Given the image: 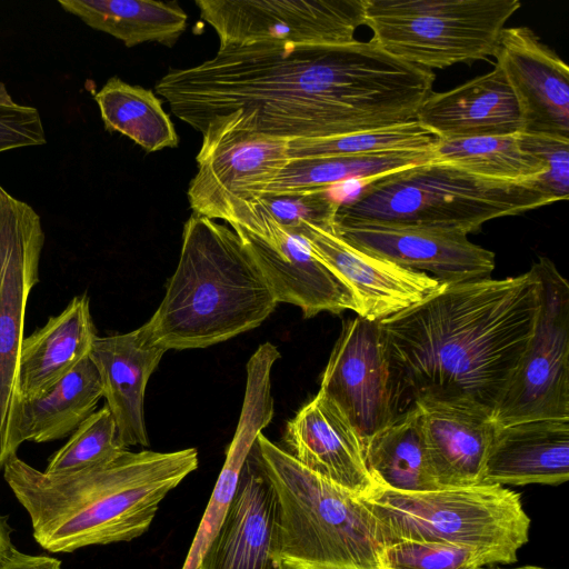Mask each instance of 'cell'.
<instances>
[{"label": "cell", "instance_id": "obj_35", "mask_svg": "<svg viewBox=\"0 0 569 569\" xmlns=\"http://www.w3.org/2000/svg\"><path fill=\"white\" fill-rule=\"evenodd\" d=\"M521 146L543 164L535 182L556 202L569 196V139L546 134L520 133Z\"/></svg>", "mask_w": 569, "mask_h": 569}, {"label": "cell", "instance_id": "obj_2", "mask_svg": "<svg viewBox=\"0 0 569 569\" xmlns=\"http://www.w3.org/2000/svg\"><path fill=\"white\" fill-rule=\"evenodd\" d=\"M541 282L517 277L447 284L381 321L401 408L419 399L468 402L493 415L535 333Z\"/></svg>", "mask_w": 569, "mask_h": 569}, {"label": "cell", "instance_id": "obj_31", "mask_svg": "<svg viewBox=\"0 0 569 569\" xmlns=\"http://www.w3.org/2000/svg\"><path fill=\"white\" fill-rule=\"evenodd\" d=\"M437 141V137L413 120L340 136L288 140V157L315 159L398 151H432Z\"/></svg>", "mask_w": 569, "mask_h": 569}, {"label": "cell", "instance_id": "obj_38", "mask_svg": "<svg viewBox=\"0 0 569 569\" xmlns=\"http://www.w3.org/2000/svg\"><path fill=\"white\" fill-rule=\"evenodd\" d=\"M11 531L7 518L0 515V566L14 549L11 540Z\"/></svg>", "mask_w": 569, "mask_h": 569}, {"label": "cell", "instance_id": "obj_29", "mask_svg": "<svg viewBox=\"0 0 569 569\" xmlns=\"http://www.w3.org/2000/svg\"><path fill=\"white\" fill-rule=\"evenodd\" d=\"M94 100L107 131L130 138L147 152L178 146L174 126L153 91L112 77Z\"/></svg>", "mask_w": 569, "mask_h": 569}, {"label": "cell", "instance_id": "obj_4", "mask_svg": "<svg viewBox=\"0 0 569 569\" xmlns=\"http://www.w3.org/2000/svg\"><path fill=\"white\" fill-rule=\"evenodd\" d=\"M277 303L236 231L192 213L164 297L143 326L166 351L206 348L260 326Z\"/></svg>", "mask_w": 569, "mask_h": 569}, {"label": "cell", "instance_id": "obj_32", "mask_svg": "<svg viewBox=\"0 0 569 569\" xmlns=\"http://www.w3.org/2000/svg\"><path fill=\"white\" fill-rule=\"evenodd\" d=\"M116 421L104 405L88 417L49 459L46 473L64 475L102 463L126 450Z\"/></svg>", "mask_w": 569, "mask_h": 569}, {"label": "cell", "instance_id": "obj_13", "mask_svg": "<svg viewBox=\"0 0 569 569\" xmlns=\"http://www.w3.org/2000/svg\"><path fill=\"white\" fill-rule=\"evenodd\" d=\"M264 277L277 302L299 307L306 318L322 311L358 313L349 288L311 250L299 234L271 218L252 212L232 227Z\"/></svg>", "mask_w": 569, "mask_h": 569}, {"label": "cell", "instance_id": "obj_34", "mask_svg": "<svg viewBox=\"0 0 569 569\" xmlns=\"http://www.w3.org/2000/svg\"><path fill=\"white\" fill-rule=\"evenodd\" d=\"M379 566L380 569H482L490 563L475 548L405 540L383 546Z\"/></svg>", "mask_w": 569, "mask_h": 569}, {"label": "cell", "instance_id": "obj_7", "mask_svg": "<svg viewBox=\"0 0 569 569\" xmlns=\"http://www.w3.org/2000/svg\"><path fill=\"white\" fill-rule=\"evenodd\" d=\"M377 520L383 546L432 541L481 552L490 566L509 565L529 540L530 519L520 493L500 485L406 492L378 487L361 498Z\"/></svg>", "mask_w": 569, "mask_h": 569}, {"label": "cell", "instance_id": "obj_21", "mask_svg": "<svg viewBox=\"0 0 569 569\" xmlns=\"http://www.w3.org/2000/svg\"><path fill=\"white\" fill-rule=\"evenodd\" d=\"M164 353L143 325L127 333L97 337L93 342L89 357L98 369L106 406L126 448L150 445L144 421V392Z\"/></svg>", "mask_w": 569, "mask_h": 569}, {"label": "cell", "instance_id": "obj_25", "mask_svg": "<svg viewBox=\"0 0 569 569\" xmlns=\"http://www.w3.org/2000/svg\"><path fill=\"white\" fill-rule=\"evenodd\" d=\"M102 397L100 375L90 357L41 396L19 397L9 430L12 456L26 441L41 443L71 436Z\"/></svg>", "mask_w": 569, "mask_h": 569}, {"label": "cell", "instance_id": "obj_1", "mask_svg": "<svg viewBox=\"0 0 569 569\" xmlns=\"http://www.w3.org/2000/svg\"><path fill=\"white\" fill-rule=\"evenodd\" d=\"M435 74L371 39L336 44L257 42L219 48L156 86L201 134L229 127L269 137L325 138L416 120Z\"/></svg>", "mask_w": 569, "mask_h": 569}, {"label": "cell", "instance_id": "obj_9", "mask_svg": "<svg viewBox=\"0 0 569 569\" xmlns=\"http://www.w3.org/2000/svg\"><path fill=\"white\" fill-rule=\"evenodd\" d=\"M541 282L535 333L498 403L499 427L569 419V284L548 258L532 264Z\"/></svg>", "mask_w": 569, "mask_h": 569}, {"label": "cell", "instance_id": "obj_37", "mask_svg": "<svg viewBox=\"0 0 569 569\" xmlns=\"http://www.w3.org/2000/svg\"><path fill=\"white\" fill-rule=\"evenodd\" d=\"M0 569H62V563L53 557L28 555L14 548Z\"/></svg>", "mask_w": 569, "mask_h": 569}, {"label": "cell", "instance_id": "obj_8", "mask_svg": "<svg viewBox=\"0 0 569 569\" xmlns=\"http://www.w3.org/2000/svg\"><path fill=\"white\" fill-rule=\"evenodd\" d=\"M519 0H365L371 40L395 58L442 69L495 56Z\"/></svg>", "mask_w": 569, "mask_h": 569}, {"label": "cell", "instance_id": "obj_28", "mask_svg": "<svg viewBox=\"0 0 569 569\" xmlns=\"http://www.w3.org/2000/svg\"><path fill=\"white\" fill-rule=\"evenodd\" d=\"M433 160L432 151H398L349 157L289 159L262 194L326 189L347 181L365 183ZM261 194V196H262Z\"/></svg>", "mask_w": 569, "mask_h": 569}, {"label": "cell", "instance_id": "obj_24", "mask_svg": "<svg viewBox=\"0 0 569 569\" xmlns=\"http://www.w3.org/2000/svg\"><path fill=\"white\" fill-rule=\"evenodd\" d=\"M98 337L88 296L68 306L29 337H24L18 366L20 398L41 396L89 357Z\"/></svg>", "mask_w": 569, "mask_h": 569}, {"label": "cell", "instance_id": "obj_36", "mask_svg": "<svg viewBox=\"0 0 569 569\" xmlns=\"http://www.w3.org/2000/svg\"><path fill=\"white\" fill-rule=\"evenodd\" d=\"M46 142L39 111L17 103L0 82V152Z\"/></svg>", "mask_w": 569, "mask_h": 569}, {"label": "cell", "instance_id": "obj_20", "mask_svg": "<svg viewBox=\"0 0 569 569\" xmlns=\"http://www.w3.org/2000/svg\"><path fill=\"white\" fill-rule=\"evenodd\" d=\"M426 449L439 488L481 485L498 425L493 415L468 402L419 399Z\"/></svg>", "mask_w": 569, "mask_h": 569}, {"label": "cell", "instance_id": "obj_6", "mask_svg": "<svg viewBox=\"0 0 569 569\" xmlns=\"http://www.w3.org/2000/svg\"><path fill=\"white\" fill-rule=\"evenodd\" d=\"M257 450L277 498L281 569H380L376 518L361 497L307 469L262 432Z\"/></svg>", "mask_w": 569, "mask_h": 569}, {"label": "cell", "instance_id": "obj_33", "mask_svg": "<svg viewBox=\"0 0 569 569\" xmlns=\"http://www.w3.org/2000/svg\"><path fill=\"white\" fill-rule=\"evenodd\" d=\"M341 202L326 189L262 194L251 203L240 223L257 212L271 218L290 233L307 224L335 233L336 214Z\"/></svg>", "mask_w": 569, "mask_h": 569}, {"label": "cell", "instance_id": "obj_11", "mask_svg": "<svg viewBox=\"0 0 569 569\" xmlns=\"http://www.w3.org/2000/svg\"><path fill=\"white\" fill-rule=\"evenodd\" d=\"M43 246L39 214L0 186V468L13 457L9 430L19 398L18 366L28 299L39 281Z\"/></svg>", "mask_w": 569, "mask_h": 569}, {"label": "cell", "instance_id": "obj_23", "mask_svg": "<svg viewBox=\"0 0 569 569\" xmlns=\"http://www.w3.org/2000/svg\"><path fill=\"white\" fill-rule=\"evenodd\" d=\"M569 480V419L499 427L488 451L482 485H549Z\"/></svg>", "mask_w": 569, "mask_h": 569}, {"label": "cell", "instance_id": "obj_26", "mask_svg": "<svg viewBox=\"0 0 569 569\" xmlns=\"http://www.w3.org/2000/svg\"><path fill=\"white\" fill-rule=\"evenodd\" d=\"M69 13L127 47L143 42L172 46L186 30L188 16L177 1L60 0Z\"/></svg>", "mask_w": 569, "mask_h": 569}, {"label": "cell", "instance_id": "obj_30", "mask_svg": "<svg viewBox=\"0 0 569 569\" xmlns=\"http://www.w3.org/2000/svg\"><path fill=\"white\" fill-rule=\"evenodd\" d=\"M520 133L438 139L432 149L433 159L488 179L531 180L545 169L542 162L521 146Z\"/></svg>", "mask_w": 569, "mask_h": 569}, {"label": "cell", "instance_id": "obj_15", "mask_svg": "<svg viewBox=\"0 0 569 569\" xmlns=\"http://www.w3.org/2000/svg\"><path fill=\"white\" fill-rule=\"evenodd\" d=\"M335 233L353 248L453 284L490 278L495 253L459 231L423 228L347 227Z\"/></svg>", "mask_w": 569, "mask_h": 569}, {"label": "cell", "instance_id": "obj_12", "mask_svg": "<svg viewBox=\"0 0 569 569\" xmlns=\"http://www.w3.org/2000/svg\"><path fill=\"white\" fill-rule=\"evenodd\" d=\"M219 48L257 42L336 44L366 24L365 0H197Z\"/></svg>", "mask_w": 569, "mask_h": 569}, {"label": "cell", "instance_id": "obj_39", "mask_svg": "<svg viewBox=\"0 0 569 569\" xmlns=\"http://www.w3.org/2000/svg\"><path fill=\"white\" fill-rule=\"evenodd\" d=\"M496 569H502V568H496ZM510 569H546V568H541V567H537V566H522V567L510 568Z\"/></svg>", "mask_w": 569, "mask_h": 569}, {"label": "cell", "instance_id": "obj_16", "mask_svg": "<svg viewBox=\"0 0 569 569\" xmlns=\"http://www.w3.org/2000/svg\"><path fill=\"white\" fill-rule=\"evenodd\" d=\"M496 64L519 104L522 132L569 139V69L527 27L505 28Z\"/></svg>", "mask_w": 569, "mask_h": 569}, {"label": "cell", "instance_id": "obj_27", "mask_svg": "<svg viewBox=\"0 0 569 569\" xmlns=\"http://www.w3.org/2000/svg\"><path fill=\"white\" fill-rule=\"evenodd\" d=\"M365 461L379 487L406 492L439 489L415 405L366 442Z\"/></svg>", "mask_w": 569, "mask_h": 569}, {"label": "cell", "instance_id": "obj_18", "mask_svg": "<svg viewBox=\"0 0 569 569\" xmlns=\"http://www.w3.org/2000/svg\"><path fill=\"white\" fill-rule=\"evenodd\" d=\"M301 236L312 252L349 288L358 316L381 321L430 296L443 283L425 272L406 269L362 252L336 233L303 226Z\"/></svg>", "mask_w": 569, "mask_h": 569}, {"label": "cell", "instance_id": "obj_10", "mask_svg": "<svg viewBox=\"0 0 569 569\" xmlns=\"http://www.w3.org/2000/svg\"><path fill=\"white\" fill-rule=\"evenodd\" d=\"M188 188L193 214L239 224L289 161L288 140L229 127L208 129Z\"/></svg>", "mask_w": 569, "mask_h": 569}, {"label": "cell", "instance_id": "obj_17", "mask_svg": "<svg viewBox=\"0 0 569 569\" xmlns=\"http://www.w3.org/2000/svg\"><path fill=\"white\" fill-rule=\"evenodd\" d=\"M277 515L276 493L254 442L197 569H281L272 557Z\"/></svg>", "mask_w": 569, "mask_h": 569}, {"label": "cell", "instance_id": "obj_14", "mask_svg": "<svg viewBox=\"0 0 569 569\" xmlns=\"http://www.w3.org/2000/svg\"><path fill=\"white\" fill-rule=\"evenodd\" d=\"M320 391L335 400L366 442L403 413L385 353L379 321L346 320L321 377Z\"/></svg>", "mask_w": 569, "mask_h": 569}, {"label": "cell", "instance_id": "obj_22", "mask_svg": "<svg viewBox=\"0 0 569 569\" xmlns=\"http://www.w3.org/2000/svg\"><path fill=\"white\" fill-rule=\"evenodd\" d=\"M416 120L438 139L506 136L522 132L517 98L502 70L493 69L443 92H431Z\"/></svg>", "mask_w": 569, "mask_h": 569}, {"label": "cell", "instance_id": "obj_3", "mask_svg": "<svg viewBox=\"0 0 569 569\" xmlns=\"http://www.w3.org/2000/svg\"><path fill=\"white\" fill-rule=\"evenodd\" d=\"M198 465L196 448L126 449L93 467L49 475L13 456L3 466V477L28 512L38 545L66 553L142 536L160 502Z\"/></svg>", "mask_w": 569, "mask_h": 569}, {"label": "cell", "instance_id": "obj_5", "mask_svg": "<svg viewBox=\"0 0 569 569\" xmlns=\"http://www.w3.org/2000/svg\"><path fill=\"white\" fill-rule=\"evenodd\" d=\"M535 179L493 180L433 159L365 183L357 196L340 203L335 231L383 227L468 234L489 220L556 202Z\"/></svg>", "mask_w": 569, "mask_h": 569}, {"label": "cell", "instance_id": "obj_19", "mask_svg": "<svg viewBox=\"0 0 569 569\" xmlns=\"http://www.w3.org/2000/svg\"><path fill=\"white\" fill-rule=\"evenodd\" d=\"M283 441V449L307 469L361 498L379 487L366 466L358 431L320 390L288 421Z\"/></svg>", "mask_w": 569, "mask_h": 569}]
</instances>
